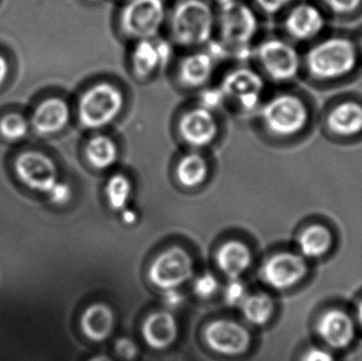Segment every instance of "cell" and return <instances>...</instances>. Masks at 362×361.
Returning a JSON list of instances; mask_svg holds the SVG:
<instances>
[{
  "instance_id": "4dcf8cb0",
  "label": "cell",
  "mask_w": 362,
  "mask_h": 361,
  "mask_svg": "<svg viewBox=\"0 0 362 361\" xmlns=\"http://www.w3.org/2000/svg\"><path fill=\"white\" fill-rule=\"evenodd\" d=\"M194 290H195L196 294L202 298H209L216 292V279L210 273L202 276L196 280L195 284H194Z\"/></svg>"
},
{
  "instance_id": "9c48e42d",
  "label": "cell",
  "mask_w": 362,
  "mask_h": 361,
  "mask_svg": "<svg viewBox=\"0 0 362 361\" xmlns=\"http://www.w3.org/2000/svg\"><path fill=\"white\" fill-rule=\"evenodd\" d=\"M193 273L192 261L187 252L173 248L158 256L150 269V279L155 285L174 290L189 279Z\"/></svg>"
},
{
  "instance_id": "7a4b0ae2",
  "label": "cell",
  "mask_w": 362,
  "mask_h": 361,
  "mask_svg": "<svg viewBox=\"0 0 362 361\" xmlns=\"http://www.w3.org/2000/svg\"><path fill=\"white\" fill-rule=\"evenodd\" d=\"M127 105L124 91L114 83L98 82L81 95L78 118L87 129H101L117 120Z\"/></svg>"
},
{
  "instance_id": "6da1fadb",
  "label": "cell",
  "mask_w": 362,
  "mask_h": 361,
  "mask_svg": "<svg viewBox=\"0 0 362 361\" xmlns=\"http://www.w3.org/2000/svg\"><path fill=\"white\" fill-rule=\"evenodd\" d=\"M168 23L173 44L202 48L214 37L217 16L206 0H178L168 15Z\"/></svg>"
},
{
  "instance_id": "f546056e",
  "label": "cell",
  "mask_w": 362,
  "mask_h": 361,
  "mask_svg": "<svg viewBox=\"0 0 362 361\" xmlns=\"http://www.w3.org/2000/svg\"><path fill=\"white\" fill-rule=\"evenodd\" d=\"M225 297L228 304L238 307V305H242L248 296H247V290L244 284L238 280L232 279V281L226 288Z\"/></svg>"
},
{
  "instance_id": "7bdbcfd3",
  "label": "cell",
  "mask_w": 362,
  "mask_h": 361,
  "mask_svg": "<svg viewBox=\"0 0 362 361\" xmlns=\"http://www.w3.org/2000/svg\"><path fill=\"white\" fill-rule=\"evenodd\" d=\"M358 319L359 322H361V324L362 326V302L361 303V304H359L358 307Z\"/></svg>"
},
{
  "instance_id": "836d02e7",
  "label": "cell",
  "mask_w": 362,
  "mask_h": 361,
  "mask_svg": "<svg viewBox=\"0 0 362 361\" xmlns=\"http://www.w3.org/2000/svg\"><path fill=\"white\" fill-rule=\"evenodd\" d=\"M116 350L119 355L124 360H133L137 355V347L131 339L122 338L118 341L116 345Z\"/></svg>"
},
{
  "instance_id": "7402d4cb",
  "label": "cell",
  "mask_w": 362,
  "mask_h": 361,
  "mask_svg": "<svg viewBox=\"0 0 362 361\" xmlns=\"http://www.w3.org/2000/svg\"><path fill=\"white\" fill-rule=\"evenodd\" d=\"M250 252L238 242L226 244L217 256V262L223 273L232 279L240 277L250 265Z\"/></svg>"
},
{
  "instance_id": "ba28073f",
  "label": "cell",
  "mask_w": 362,
  "mask_h": 361,
  "mask_svg": "<svg viewBox=\"0 0 362 361\" xmlns=\"http://www.w3.org/2000/svg\"><path fill=\"white\" fill-rule=\"evenodd\" d=\"M264 73L274 82H288L299 73L300 55L295 47L279 38L264 40L255 51Z\"/></svg>"
},
{
  "instance_id": "8d00e7d4",
  "label": "cell",
  "mask_w": 362,
  "mask_h": 361,
  "mask_svg": "<svg viewBox=\"0 0 362 361\" xmlns=\"http://www.w3.org/2000/svg\"><path fill=\"white\" fill-rule=\"evenodd\" d=\"M302 361H334L333 355L327 350L313 348L306 352Z\"/></svg>"
},
{
  "instance_id": "4fadbf2b",
  "label": "cell",
  "mask_w": 362,
  "mask_h": 361,
  "mask_svg": "<svg viewBox=\"0 0 362 361\" xmlns=\"http://www.w3.org/2000/svg\"><path fill=\"white\" fill-rule=\"evenodd\" d=\"M206 341L214 351L226 355H238L246 351L249 334L244 328L231 321H215L206 328Z\"/></svg>"
},
{
  "instance_id": "f35d334b",
  "label": "cell",
  "mask_w": 362,
  "mask_h": 361,
  "mask_svg": "<svg viewBox=\"0 0 362 361\" xmlns=\"http://www.w3.org/2000/svg\"><path fill=\"white\" fill-rule=\"evenodd\" d=\"M6 73H8V64H6V59L0 55V84L6 78Z\"/></svg>"
},
{
  "instance_id": "30bf717a",
  "label": "cell",
  "mask_w": 362,
  "mask_h": 361,
  "mask_svg": "<svg viewBox=\"0 0 362 361\" xmlns=\"http://www.w3.org/2000/svg\"><path fill=\"white\" fill-rule=\"evenodd\" d=\"M178 131L187 144L204 148L214 141L218 135L219 125L214 112L197 105L181 114Z\"/></svg>"
},
{
  "instance_id": "83f0119b",
  "label": "cell",
  "mask_w": 362,
  "mask_h": 361,
  "mask_svg": "<svg viewBox=\"0 0 362 361\" xmlns=\"http://www.w3.org/2000/svg\"><path fill=\"white\" fill-rule=\"evenodd\" d=\"M2 135L10 140H18L25 137L28 131V123L19 114H8L0 123Z\"/></svg>"
},
{
  "instance_id": "ffe728a7",
  "label": "cell",
  "mask_w": 362,
  "mask_h": 361,
  "mask_svg": "<svg viewBox=\"0 0 362 361\" xmlns=\"http://www.w3.org/2000/svg\"><path fill=\"white\" fill-rule=\"evenodd\" d=\"M327 123L337 135H357L362 131V106L356 102H344L332 110Z\"/></svg>"
},
{
  "instance_id": "f6af8a7d",
  "label": "cell",
  "mask_w": 362,
  "mask_h": 361,
  "mask_svg": "<svg viewBox=\"0 0 362 361\" xmlns=\"http://www.w3.org/2000/svg\"></svg>"
},
{
  "instance_id": "603a6c76",
  "label": "cell",
  "mask_w": 362,
  "mask_h": 361,
  "mask_svg": "<svg viewBox=\"0 0 362 361\" xmlns=\"http://www.w3.org/2000/svg\"><path fill=\"white\" fill-rule=\"evenodd\" d=\"M86 156L89 162L97 169L110 167L118 157V148L112 138L95 135L86 146Z\"/></svg>"
},
{
  "instance_id": "5bb4252c",
  "label": "cell",
  "mask_w": 362,
  "mask_h": 361,
  "mask_svg": "<svg viewBox=\"0 0 362 361\" xmlns=\"http://www.w3.org/2000/svg\"><path fill=\"white\" fill-rule=\"evenodd\" d=\"M215 63L216 61L208 51L202 49L192 51L185 55L178 64V81L187 88H204L212 80Z\"/></svg>"
},
{
  "instance_id": "ab89813d",
  "label": "cell",
  "mask_w": 362,
  "mask_h": 361,
  "mask_svg": "<svg viewBox=\"0 0 362 361\" xmlns=\"http://www.w3.org/2000/svg\"><path fill=\"white\" fill-rule=\"evenodd\" d=\"M218 8H223V6H229V4H233V2L238 1V0H212Z\"/></svg>"
},
{
  "instance_id": "f1b7e54d",
  "label": "cell",
  "mask_w": 362,
  "mask_h": 361,
  "mask_svg": "<svg viewBox=\"0 0 362 361\" xmlns=\"http://www.w3.org/2000/svg\"><path fill=\"white\" fill-rule=\"evenodd\" d=\"M226 97L223 93H221L219 87H214V88H206L202 91L199 97V104L198 105L206 108V110L214 112L215 110L221 108L223 104L226 103Z\"/></svg>"
},
{
  "instance_id": "8992f818",
  "label": "cell",
  "mask_w": 362,
  "mask_h": 361,
  "mask_svg": "<svg viewBox=\"0 0 362 361\" xmlns=\"http://www.w3.org/2000/svg\"><path fill=\"white\" fill-rule=\"evenodd\" d=\"M259 29L255 10L244 2L238 1L219 8L217 28L219 40L229 49L250 47Z\"/></svg>"
},
{
  "instance_id": "e0dca14e",
  "label": "cell",
  "mask_w": 362,
  "mask_h": 361,
  "mask_svg": "<svg viewBox=\"0 0 362 361\" xmlns=\"http://www.w3.org/2000/svg\"><path fill=\"white\" fill-rule=\"evenodd\" d=\"M70 108L65 100L51 97L40 104L32 123L37 133L52 135L59 133L69 122Z\"/></svg>"
},
{
  "instance_id": "52a82bcc",
  "label": "cell",
  "mask_w": 362,
  "mask_h": 361,
  "mask_svg": "<svg viewBox=\"0 0 362 361\" xmlns=\"http://www.w3.org/2000/svg\"><path fill=\"white\" fill-rule=\"evenodd\" d=\"M226 101H232L243 112H250L261 107L265 89L263 76L248 67H238L223 76L219 85Z\"/></svg>"
},
{
  "instance_id": "74e56055",
  "label": "cell",
  "mask_w": 362,
  "mask_h": 361,
  "mask_svg": "<svg viewBox=\"0 0 362 361\" xmlns=\"http://www.w3.org/2000/svg\"><path fill=\"white\" fill-rule=\"evenodd\" d=\"M182 296H181L180 292L174 290H169L167 294H165V302L167 307H171V309H176L182 302Z\"/></svg>"
},
{
  "instance_id": "3957f363",
  "label": "cell",
  "mask_w": 362,
  "mask_h": 361,
  "mask_svg": "<svg viewBox=\"0 0 362 361\" xmlns=\"http://www.w3.org/2000/svg\"><path fill=\"white\" fill-rule=\"evenodd\" d=\"M310 73L332 80L350 73L356 67L358 52L352 40L333 37L313 47L306 57Z\"/></svg>"
},
{
  "instance_id": "e575fe53",
  "label": "cell",
  "mask_w": 362,
  "mask_h": 361,
  "mask_svg": "<svg viewBox=\"0 0 362 361\" xmlns=\"http://www.w3.org/2000/svg\"><path fill=\"white\" fill-rule=\"evenodd\" d=\"M51 201L55 203H65L70 199V188L65 184H55L49 191Z\"/></svg>"
},
{
  "instance_id": "60d3db41",
  "label": "cell",
  "mask_w": 362,
  "mask_h": 361,
  "mask_svg": "<svg viewBox=\"0 0 362 361\" xmlns=\"http://www.w3.org/2000/svg\"><path fill=\"white\" fill-rule=\"evenodd\" d=\"M136 215L133 212L129 211L124 214V220L127 223H133L135 220Z\"/></svg>"
},
{
  "instance_id": "7c38bea8",
  "label": "cell",
  "mask_w": 362,
  "mask_h": 361,
  "mask_svg": "<svg viewBox=\"0 0 362 361\" xmlns=\"http://www.w3.org/2000/svg\"><path fill=\"white\" fill-rule=\"evenodd\" d=\"M303 259L293 254L272 256L263 269L264 279L276 290H286L297 284L306 273Z\"/></svg>"
},
{
  "instance_id": "d4e9b609",
  "label": "cell",
  "mask_w": 362,
  "mask_h": 361,
  "mask_svg": "<svg viewBox=\"0 0 362 361\" xmlns=\"http://www.w3.org/2000/svg\"><path fill=\"white\" fill-rule=\"evenodd\" d=\"M245 317L253 324H265L272 317L274 303L267 295L247 297L242 304Z\"/></svg>"
},
{
  "instance_id": "ee69618b",
  "label": "cell",
  "mask_w": 362,
  "mask_h": 361,
  "mask_svg": "<svg viewBox=\"0 0 362 361\" xmlns=\"http://www.w3.org/2000/svg\"><path fill=\"white\" fill-rule=\"evenodd\" d=\"M361 47H362V40H361Z\"/></svg>"
},
{
  "instance_id": "d6986e66",
  "label": "cell",
  "mask_w": 362,
  "mask_h": 361,
  "mask_svg": "<svg viewBox=\"0 0 362 361\" xmlns=\"http://www.w3.org/2000/svg\"><path fill=\"white\" fill-rule=\"evenodd\" d=\"M144 336L154 349H165L171 345L177 336V326L173 316L169 313L150 316L144 324Z\"/></svg>"
},
{
  "instance_id": "9a60e30c",
  "label": "cell",
  "mask_w": 362,
  "mask_h": 361,
  "mask_svg": "<svg viewBox=\"0 0 362 361\" xmlns=\"http://www.w3.org/2000/svg\"><path fill=\"white\" fill-rule=\"evenodd\" d=\"M325 25L321 11L313 4H302L293 8L285 19L287 33L298 40H310L318 35Z\"/></svg>"
},
{
  "instance_id": "2e32d148",
  "label": "cell",
  "mask_w": 362,
  "mask_h": 361,
  "mask_svg": "<svg viewBox=\"0 0 362 361\" xmlns=\"http://www.w3.org/2000/svg\"><path fill=\"white\" fill-rule=\"evenodd\" d=\"M321 338L334 349H344L352 343L355 326L352 319L341 311L327 312L318 324Z\"/></svg>"
},
{
  "instance_id": "5b68a950",
  "label": "cell",
  "mask_w": 362,
  "mask_h": 361,
  "mask_svg": "<svg viewBox=\"0 0 362 361\" xmlns=\"http://www.w3.org/2000/svg\"><path fill=\"white\" fill-rule=\"evenodd\" d=\"M259 110L266 129L281 137L296 135L308 121V110L304 102L288 93L272 97Z\"/></svg>"
},
{
  "instance_id": "d6a6232c",
  "label": "cell",
  "mask_w": 362,
  "mask_h": 361,
  "mask_svg": "<svg viewBox=\"0 0 362 361\" xmlns=\"http://www.w3.org/2000/svg\"><path fill=\"white\" fill-rule=\"evenodd\" d=\"M157 49H158L159 57H160L161 65L163 68L168 67L171 59H173L174 50L173 42L171 40H161L156 38Z\"/></svg>"
},
{
  "instance_id": "1f68e13d",
  "label": "cell",
  "mask_w": 362,
  "mask_h": 361,
  "mask_svg": "<svg viewBox=\"0 0 362 361\" xmlns=\"http://www.w3.org/2000/svg\"><path fill=\"white\" fill-rule=\"evenodd\" d=\"M332 11L338 14H348L358 8L361 0H322Z\"/></svg>"
},
{
  "instance_id": "4316f807",
  "label": "cell",
  "mask_w": 362,
  "mask_h": 361,
  "mask_svg": "<svg viewBox=\"0 0 362 361\" xmlns=\"http://www.w3.org/2000/svg\"><path fill=\"white\" fill-rule=\"evenodd\" d=\"M131 193V184L122 175H115L106 188L108 201L115 210L124 209Z\"/></svg>"
},
{
  "instance_id": "ac0fdd59",
  "label": "cell",
  "mask_w": 362,
  "mask_h": 361,
  "mask_svg": "<svg viewBox=\"0 0 362 361\" xmlns=\"http://www.w3.org/2000/svg\"><path fill=\"white\" fill-rule=\"evenodd\" d=\"M131 66L134 74L140 80H146L163 69L156 38L138 40L131 52Z\"/></svg>"
},
{
  "instance_id": "cb8c5ba5",
  "label": "cell",
  "mask_w": 362,
  "mask_h": 361,
  "mask_svg": "<svg viewBox=\"0 0 362 361\" xmlns=\"http://www.w3.org/2000/svg\"><path fill=\"white\" fill-rule=\"evenodd\" d=\"M332 235L322 226H312L305 229L299 237L300 250L306 258H318L331 248Z\"/></svg>"
},
{
  "instance_id": "d590c367",
  "label": "cell",
  "mask_w": 362,
  "mask_h": 361,
  "mask_svg": "<svg viewBox=\"0 0 362 361\" xmlns=\"http://www.w3.org/2000/svg\"><path fill=\"white\" fill-rule=\"evenodd\" d=\"M255 4L264 12L274 14L287 6L291 0H255Z\"/></svg>"
},
{
  "instance_id": "277c9868",
  "label": "cell",
  "mask_w": 362,
  "mask_h": 361,
  "mask_svg": "<svg viewBox=\"0 0 362 361\" xmlns=\"http://www.w3.org/2000/svg\"><path fill=\"white\" fill-rule=\"evenodd\" d=\"M165 0H127L119 16L121 31L138 40H155L168 21Z\"/></svg>"
},
{
  "instance_id": "b9f144b4",
  "label": "cell",
  "mask_w": 362,
  "mask_h": 361,
  "mask_svg": "<svg viewBox=\"0 0 362 361\" xmlns=\"http://www.w3.org/2000/svg\"><path fill=\"white\" fill-rule=\"evenodd\" d=\"M90 361H112L110 358L106 356H98V357L93 358Z\"/></svg>"
},
{
  "instance_id": "8fae6325",
  "label": "cell",
  "mask_w": 362,
  "mask_h": 361,
  "mask_svg": "<svg viewBox=\"0 0 362 361\" xmlns=\"http://www.w3.org/2000/svg\"><path fill=\"white\" fill-rule=\"evenodd\" d=\"M16 173L23 184L40 192L48 193L57 184V167L42 153L27 152L21 155L16 161Z\"/></svg>"
},
{
  "instance_id": "44dd1931",
  "label": "cell",
  "mask_w": 362,
  "mask_h": 361,
  "mask_svg": "<svg viewBox=\"0 0 362 361\" xmlns=\"http://www.w3.org/2000/svg\"><path fill=\"white\" fill-rule=\"evenodd\" d=\"M112 326L114 315L106 305H93L83 315V331L93 341H101L107 338L112 333Z\"/></svg>"
},
{
  "instance_id": "484cf974",
  "label": "cell",
  "mask_w": 362,
  "mask_h": 361,
  "mask_svg": "<svg viewBox=\"0 0 362 361\" xmlns=\"http://www.w3.org/2000/svg\"><path fill=\"white\" fill-rule=\"evenodd\" d=\"M177 174L183 186H197L200 182H204L206 177V161L199 155H187L180 161Z\"/></svg>"
}]
</instances>
